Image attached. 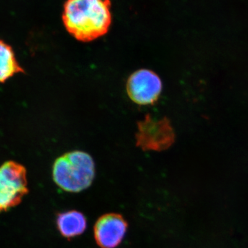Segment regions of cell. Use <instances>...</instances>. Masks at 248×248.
Returning a JSON list of instances; mask_svg holds the SVG:
<instances>
[{
	"label": "cell",
	"instance_id": "5b68a950",
	"mask_svg": "<svg viewBox=\"0 0 248 248\" xmlns=\"http://www.w3.org/2000/svg\"><path fill=\"white\" fill-rule=\"evenodd\" d=\"M162 91V83L155 72L140 69L129 77L126 91L129 98L138 105L154 104Z\"/></svg>",
	"mask_w": 248,
	"mask_h": 248
},
{
	"label": "cell",
	"instance_id": "6da1fadb",
	"mask_svg": "<svg viewBox=\"0 0 248 248\" xmlns=\"http://www.w3.org/2000/svg\"><path fill=\"white\" fill-rule=\"evenodd\" d=\"M62 22L70 35L82 42L103 37L112 24L110 0H66Z\"/></svg>",
	"mask_w": 248,
	"mask_h": 248
},
{
	"label": "cell",
	"instance_id": "ba28073f",
	"mask_svg": "<svg viewBox=\"0 0 248 248\" xmlns=\"http://www.w3.org/2000/svg\"><path fill=\"white\" fill-rule=\"evenodd\" d=\"M20 73H24V71L16 60L12 48L0 40V82H4Z\"/></svg>",
	"mask_w": 248,
	"mask_h": 248
},
{
	"label": "cell",
	"instance_id": "3957f363",
	"mask_svg": "<svg viewBox=\"0 0 248 248\" xmlns=\"http://www.w3.org/2000/svg\"><path fill=\"white\" fill-rule=\"evenodd\" d=\"M29 192L27 170L14 161L0 166V213L19 205Z\"/></svg>",
	"mask_w": 248,
	"mask_h": 248
},
{
	"label": "cell",
	"instance_id": "52a82bcc",
	"mask_svg": "<svg viewBox=\"0 0 248 248\" xmlns=\"http://www.w3.org/2000/svg\"><path fill=\"white\" fill-rule=\"evenodd\" d=\"M56 223L60 234L66 239H71L83 234L87 226L86 217L77 210L59 214Z\"/></svg>",
	"mask_w": 248,
	"mask_h": 248
},
{
	"label": "cell",
	"instance_id": "277c9868",
	"mask_svg": "<svg viewBox=\"0 0 248 248\" xmlns=\"http://www.w3.org/2000/svg\"><path fill=\"white\" fill-rule=\"evenodd\" d=\"M174 140V131L166 118L156 120L148 115L138 122L136 143L143 151H161L167 149Z\"/></svg>",
	"mask_w": 248,
	"mask_h": 248
},
{
	"label": "cell",
	"instance_id": "8992f818",
	"mask_svg": "<svg viewBox=\"0 0 248 248\" xmlns=\"http://www.w3.org/2000/svg\"><path fill=\"white\" fill-rule=\"evenodd\" d=\"M127 229L128 223L122 215L106 214L94 225V239L101 248H115L123 241Z\"/></svg>",
	"mask_w": 248,
	"mask_h": 248
},
{
	"label": "cell",
	"instance_id": "7a4b0ae2",
	"mask_svg": "<svg viewBox=\"0 0 248 248\" xmlns=\"http://www.w3.org/2000/svg\"><path fill=\"white\" fill-rule=\"evenodd\" d=\"M95 176L94 160L89 153L69 152L55 160L53 166L54 182L68 192H79L91 186Z\"/></svg>",
	"mask_w": 248,
	"mask_h": 248
}]
</instances>
